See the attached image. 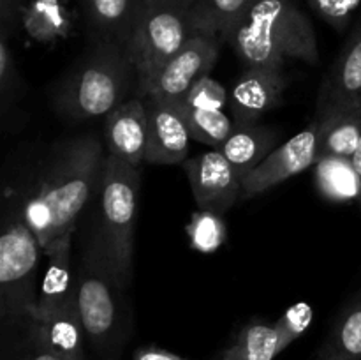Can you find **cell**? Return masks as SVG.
Listing matches in <instances>:
<instances>
[{
  "label": "cell",
  "instance_id": "6da1fadb",
  "mask_svg": "<svg viewBox=\"0 0 361 360\" xmlns=\"http://www.w3.org/2000/svg\"><path fill=\"white\" fill-rule=\"evenodd\" d=\"M104 157L101 140L94 134L67 138L48 152L30 193L21 200L44 254L62 236L74 233L78 215L97 191Z\"/></svg>",
  "mask_w": 361,
  "mask_h": 360
},
{
  "label": "cell",
  "instance_id": "7a4b0ae2",
  "mask_svg": "<svg viewBox=\"0 0 361 360\" xmlns=\"http://www.w3.org/2000/svg\"><path fill=\"white\" fill-rule=\"evenodd\" d=\"M222 41L245 67H281L288 59L319 62L316 32L295 0H250Z\"/></svg>",
  "mask_w": 361,
  "mask_h": 360
},
{
  "label": "cell",
  "instance_id": "3957f363",
  "mask_svg": "<svg viewBox=\"0 0 361 360\" xmlns=\"http://www.w3.org/2000/svg\"><path fill=\"white\" fill-rule=\"evenodd\" d=\"M76 292L92 352L99 360H120L133 332L130 304L94 235L81 251Z\"/></svg>",
  "mask_w": 361,
  "mask_h": 360
},
{
  "label": "cell",
  "instance_id": "277c9868",
  "mask_svg": "<svg viewBox=\"0 0 361 360\" xmlns=\"http://www.w3.org/2000/svg\"><path fill=\"white\" fill-rule=\"evenodd\" d=\"M137 74L122 44L97 41L56 90V108L73 120L106 116L127 101Z\"/></svg>",
  "mask_w": 361,
  "mask_h": 360
},
{
  "label": "cell",
  "instance_id": "5b68a950",
  "mask_svg": "<svg viewBox=\"0 0 361 360\" xmlns=\"http://www.w3.org/2000/svg\"><path fill=\"white\" fill-rule=\"evenodd\" d=\"M141 168L106 154L99 176L97 232L92 233L123 288L133 281L134 228L140 203Z\"/></svg>",
  "mask_w": 361,
  "mask_h": 360
},
{
  "label": "cell",
  "instance_id": "8992f818",
  "mask_svg": "<svg viewBox=\"0 0 361 360\" xmlns=\"http://www.w3.org/2000/svg\"><path fill=\"white\" fill-rule=\"evenodd\" d=\"M41 253V244L25 217L23 201L14 200L0 233V311L13 328L27 323L37 306Z\"/></svg>",
  "mask_w": 361,
  "mask_h": 360
},
{
  "label": "cell",
  "instance_id": "52a82bcc",
  "mask_svg": "<svg viewBox=\"0 0 361 360\" xmlns=\"http://www.w3.org/2000/svg\"><path fill=\"white\" fill-rule=\"evenodd\" d=\"M196 34L190 7L148 0L127 46L137 74V95Z\"/></svg>",
  "mask_w": 361,
  "mask_h": 360
},
{
  "label": "cell",
  "instance_id": "ba28073f",
  "mask_svg": "<svg viewBox=\"0 0 361 360\" xmlns=\"http://www.w3.org/2000/svg\"><path fill=\"white\" fill-rule=\"evenodd\" d=\"M221 39L208 34H196L175 56L168 60L152 78L141 97L178 101L182 99L203 76L210 74L212 67L219 56Z\"/></svg>",
  "mask_w": 361,
  "mask_h": 360
},
{
  "label": "cell",
  "instance_id": "9c48e42d",
  "mask_svg": "<svg viewBox=\"0 0 361 360\" xmlns=\"http://www.w3.org/2000/svg\"><path fill=\"white\" fill-rule=\"evenodd\" d=\"M183 169L201 210L221 214L231 208L242 196V176L215 148L187 159Z\"/></svg>",
  "mask_w": 361,
  "mask_h": 360
},
{
  "label": "cell",
  "instance_id": "30bf717a",
  "mask_svg": "<svg viewBox=\"0 0 361 360\" xmlns=\"http://www.w3.org/2000/svg\"><path fill=\"white\" fill-rule=\"evenodd\" d=\"M316 138L317 124L312 120L305 129L289 138L282 147L275 148L242 180V196H257L316 164Z\"/></svg>",
  "mask_w": 361,
  "mask_h": 360
},
{
  "label": "cell",
  "instance_id": "8fae6325",
  "mask_svg": "<svg viewBox=\"0 0 361 360\" xmlns=\"http://www.w3.org/2000/svg\"><path fill=\"white\" fill-rule=\"evenodd\" d=\"M288 85L281 67H245L229 92L235 126H252L270 109L277 108Z\"/></svg>",
  "mask_w": 361,
  "mask_h": 360
},
{
  "label": "cell",
  "instance_id": "7c38bea8",
  "mask_svg": "<svg viewBox=\"0 0 361 360\" xmlns=\"http://www.w3.org/2000/svg\"><path fill=\"white\" fill-rule=\"evenodd\" d=\"M349 106H361V21L321 83L314 120Z\"/></svg>",
  "mask_w": 361,
  "mask_h": 360
},
{
  "label": "cell",
  "instance_id": "4fadbf2b",
  "mask_svg": "<svg viewBox=\"0 0 361 360\" xmlns=\"http://www.w3.org/2000/svg\"><path fill=\"white\" fill-rule=\"evenodd\" d=\"M148 115V138H147V155L145 162L150 164H180L187 161L189 155L190 133L171 101L145 95Z\"/></svg>",
  "mask_w": 361,
  "mask_h": 360
},
{
  "label": "cell",
  "instance_id": "5bb4252c",
  "mask_svg": "<svg viewBox=\"0 0 361 360\" xmlns=\"http://www.w3.org/2000/svg\"><path fill=\"white\" fill-rule=\"evenodd\" d=\"M148 115L141 95L130 97L106 115V154L140 168L147 155Z\"/></svg>",
  "mask_w": 361,
  "mask_h": 360
},
{
  "label": "cell",
  "instance_id": "9a60e30c",
  "mask_svg": "<svg viewBox=\"0 0 361 360\" xmlns=\"http://www.w3.org/2000/svg\"><path fill=\"white\" fill-rule=\"evenodd\" d=\"M73 235L74 233H69L62 236L46 253L48 265L39 286L37 306L30 318L53 316L78 306L76 274L73 272V260H71Z\"/></svg>",
  "mask_w": 361,
  "mask_h": 360
},
{
  "label": "cell",
  "instance_id": "2e32d148",
  "mask_svg": "<svg viewBox=\"0 0 361 360\" xmlns=\"http://www.w3.org/2000/svg\"><path fill=\"white\" fill-rule=\"evenodd\" d=\"M148 0H81L97 41H113L127 49Z\"/></svg>",
  "mask_w": 361,
  "mask_h": 360
},
{
  "label": "cell",
  "instance_id": "e0dca14e",
  "mask_svg": "<svg viewBox=\"0 0 361 360\" xmlns=\"http://www.w3.org/2000/svg\"><path fill=\"white\" fill-rule=\"evenodd\" d=\"M277 140V133L267 126H235L228 140L217 150L231 162L243 180L275 150Z\"/></svg>",
  "mask_w": 361,
  "mask_h": 360
},
{
  "label": "cell",
  "instance_id": "ac0fdd59",
  "mask_svg": "<svg viewBox=\"0 0 361 360\" xmlns=\"http://www.w3.org/2000/svg\"><path fill=\"white\" fill-rule=\"evenodd\" d=\"M314 122L317 124V161L324 157H353L361 136V106L337 109Z\"/></svg>",
  "mask_w": 361,
  "mask_h": 360
},
{
  "label": "cell",
  "instance_id": "d6986e66",
  "mask_svg": "<svg viewBox=\"0 0 361 360\" xmlns=\"http://www.w3.org/2000/svg\"><path fill=\"white\" fill-rule=\"evenodd\" d=\"M314 360H361V288L341 311Z\"/></svg>",
  "mask_w": 361,
  "mask_h": 360
},
{
  "label": "cell",
  "instance_id": "ffe728a7",
  "mask_svg": "<svg viewBox=\"0 0 361 360\" xmlns=\"http://www.w3.org/2000/svg\"><path fill=\"white\" fill-rule=\"evenodd\" d=\"M30 320L39 325L46 341L62 356V360H88L85 353L88 339L80 316V307L74 306L53 316Z\"/></svg>",
  "mask_w": 361,
  "mask_h": 360
},
{
  "label": "cell",
  "instance_id": "44dd1931",
  "mask_svg": "<svg viewBox=\"0 0 361 360\" xmlns=\"http://www.w3.org/2000/svg\"><path fill=\"white\" fill-rule=\"evenodd\" d=\"M316 186L321 196L335 203L360 200V180L348 157H324L316 162Z\"/></svg>",
  "mask_w": 361,
  "mask_h": 360
},
{
  "label": "cell",
  "instance_id": "7402d4cb",
  "mask_svg": "<svg viewBox=\"0 0 361 360\" xmlns=\"http://www.w3.org/2000/svg\"><path fill=\"white\" fill-rule=\"evenodd\" d=\"M281 348V335L275 323L250 321L240 330L235 342L226 348L231 359L235 360H274Z\"/></svg>",
  "mask_w": 361,
  "mask_h": 360
},
{
  "label": "cell",
  "instance_id": "603a6c76",
  "mask_svg": "<svg viewBox=\"0 0 361 360\" xmlns=\"http://www.w3.org/2000/svg\"><path fill=\"white\" fill-rule=\"evenodd\" d=\"M249 4L250 0H196L190 7L194 28L197 34L215 35L222 41Z\"/></svg>",
  "mask_w": 361,
  "mask_h": 360
},
{
  "label": "cell",
  "instance_id": "cb8c5ba5",
  "mask_svg": "<svg viewBox=\"0 0 361 360\" xmlns=\"http://www.w3.org/2000/svg\"><path fill=\"white\" fill-rule=\"evenodd\" d=\"M182 113L190 138L200 143L210 145L217 150L229 138L235 129V120L226 115L224 109H196L182 104L180 101H171Z\"/></svg>",
  "mask_w": 361,
  "mask_h": 360
},
{
  "label": "cell",
  "instance_id": "d4e9b609",
  "mask_svg": "<svg viewBox=\"0 0 361 360\" xmlns=\"http://www.w3.org/2000/svg\"><path fill=\"white\" fill-rule=\"evenodd\" d=\"M25 25L37 41H51L66 32L69 20L59 0H35L25 13Z\"/></svg>",
  "mask_w": 361,
  "mask_h": 360
},
{
  "label": "cell",
  "instance_id": "484cf974",
  "mask_svg": "<svg viewBox=\"0 0 361 360\" xmlns=\"http://www.w3.org/2000/svg\"><path fill=\"white\" fill-rule=\"evenodd\" d=\"M190 246L200 253H214L226 242V224L221 215L210 210H200L192 215L189 226Z\"/></svg>",
  "mask_w": 361,
  "mask_h": 360
},
{
  "label": "cell",
  "instance_id": "4316f807",
  "mask_svg": "<svg viewBox=\"0 0 361 360\" xmlns=\"http://www.w3.org/2000/svg\"><path fill=\"white\" fill-rule=\"evenodd\" d=\"M9 30L0 28V99H2V112L6 113L9 106L20 97L23 88V80L18 71L16 59L9 44Z\"/></svg>",
  "mask_w": 361,
  "mask_h": 360
},
{
  "label": "cell",
  "instance_id": "83f0119b",
  "mask_svg": "<svg viewBox=\"0 0 361 360\" xmlns=\"http://www.w3.org/2000/svg\"><path fill=\"white\" fill-rule=\"evenodd\" d=\"M16 328H21V337L14 344L13 360H62V356L46 341L34 320H28Z\"/></svg>",
  "mask_w": 361,
  "mask_h": 360
},
{
  "label": "cell",
  "instance_id": "f1b7e54d",
  "mask_svg": "<svg viewBox=\"0 0 361 360\" xmlns=\"http://www.w3.org/2000/svg\"><path fill=\"white\" fill-rule=\"evenodd\" d=\"M178 101L196 109H224L229 106V92L221 81L207 74Z\"/></svg>",
  "mask_w": 361,
  "mask_h": 360
},
{
  "label": "cell",
  "instance_id": "f546056e",
  "mask_svg": "<svg viewBox=\"0 0 361 360\" xmlns=\"http://www.w3.org/2000/svg\"><path fill=\"white\" fill-rule=\"evenodd\" d=\"M314 318L312 306L307 302L295 304V306L289 307L284 313V316L279 318L275 321V327H277L279 335H281V348L284 352L293 341L300 337L307 328L310 327Z\"/></svg>",
  "mask_w": 361,
  "mask_h": 360
},
{
  "label": "cell",
  "instance_id": "4dcf8cb0",
  "mask_svg": "<svg viewBox=\"0 0 361 360\" xmlns=\"http://www.w3.org/2000/svg\"><path fill=\"white\" fill-rule=\"evenodd\" d=\"M328 25L338 32H344L358 11L361 0H305Z\"/></svg>",
  "mask_w": 361,
  "mask_h": 360
},
{
  "label": "cell",
  "instance_id": "1f68e13d",
  "mask_svg": "<svg viewBox=\"0 0 361 360\" xmlns=\"http://www.w3.org/2000/svg\"><path fill=\"white\" fill-rule=\"evenodd\" d=\"M21 9V0H0V28L13 30L18 14Z\"/></svg>",
  "mask_w": 361,
  "mask_h": 360
},
{
  "label": "cell",
  "instance_id": "d6a6232c",
  "mask_svg": "<svg viewBox=\"0 0 361 360\" xmlns=\"http://www.w3.org/2000/svg\"><path fill=\"white\" fill-rule=\"evenodd\" d=\"M133 360H187L183 356L176 355V353L162 349L159 346H143L134 353Z\"/></svg>",
  "mask_w": 361,
  "mask_h": 360
},
{
  "label": "cell",
  "instance_id": "836d02e7",
  "mask_svg": "<svg viewBox=\"0 0 361 360\" xmlns=\"http://www.w3.org/2000/svg\"><path fill=\"white\" fill-rule=\"evenodd\" d=\"M351 162H353V168H355V172H356V176H358V180H360V200H358V203L361 207V136H360V141H358V147H356L355 154H353V157H351Z\"/></svg>",
  "mask_w": 361,
  "mask_h": 360
},
{
  "label": "cell",
  "instance_id": "e575fe53",
  "mask_svg": "<svg viewBox=\"0 0 361 360\" xmlns=\"http://www.w3.org/2000/svg\"><path fill=\"white\" fill-rule=\"evenodd\" d=\"M152 2H164V4H178V6H187L192 7V4L196 0H152Z\"/></svg>",
  "mask_w": 361,
  "mask_h": 360
},
{
  "label": "cell",
  "instance_id": "d590c367",
  "mask_svg": "<svg viewBox=\"0 0 361 360\" xmlns=\"http://www.w3.org/2000/svg\"><path fill=\"white\" fill-rule=\"evenodd\" d=\"M219 360H235V359H231V356H229L228 353L224 352V353H222V356H221V359H219Z\"/></svg>",
  "mask_w": 361,
  "mask_h": 360
}]
</instances>
